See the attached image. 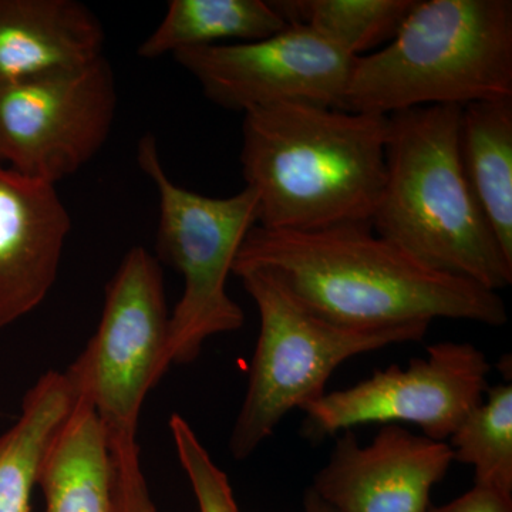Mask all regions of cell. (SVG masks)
Instances as JSON below:
<instances>
[{
  "instance_id": "6da1fadb",
  "label": "cell",
  "mask_w": 512,
  "mask_h": 512,
  "mask_svg": "<svg viewBox=\"0 0 512 512\" xmlns=\"http://www.w3.org/2000/svg\"><path fill=\"white\" fill-rule=\"evenodd\" d=\"M245 271L271 276L303 308L342 328L431 325L436 319L500 328L508 322L500 293L434 271L370 224L313 231L255 225L232 275Z\"/></svg>"
},
{
  "instance_id": "7a4b0ae2",
  "label": "cell",
  "mask_w": 512,
  "mask_h": 512,
  "mask_svg": "<svg viewBox=\"0 0 512 512\" xmlns=\"http://www.w3.org/2000/svg\"><path fill=\"white\" fill-rule=\"evenodd\" d=\"M389 116L288 103L248 111L242 123L245 187L256 225L313 231L370 224L386 178Z\"/></svg>"
},
{
  "instance_id": "3957f363",
  "label": "cell",
  "mask_w": 512,
  "mask_h": 512,
  "mask_svg": "<svg viewBox=\"0 0 512 512\" xmlns=\"http://www.w3.org/2000/svg\"><path fill=\"white\" fill-rule=\"evenodd\" d=\"M461 107L390 114L386 178L373 231L434 271L498 292L508 261L467 183L458 148Z\"/></svg>"
},
{
  "instance_id": "277c9868",
  "label": "cell",
  "mask_w": 512,
  "mask_h": 512,
  "mask_svg": "<svg viewBox=\"0 0 512 512\" xmlns=\"http://www.w3.org/2000/svg\"><path fill=\"white\" fill-rule=\"evenodd\" d=\"M505 97L511 0H417L386 46L356 59L343 110L390 116Z\"/></svg>"
},
{
  "instance_id": "5b68a950",
  "label": "cell",
  "mask_w": 512,
  "mask_h": 512,
  "mask_svg": "<svg viewBox=\"0 0 512 512\" xmlns=\"http://www.w3.org/2000/svg\"><path fill=\"white\" fill-rule=\"evenodd\" d=\"M235 276L259 313L247 392L229 436V453L237 461L251 457L286 414L325 396L326 384L340 365L387 346L419 342L430 329L421 323L342 328L303 308L264 272L245 271Z\"/></svg>"
},
{
  "instance_id": "8992f818",
  "label": "cell",
  "mask_w": 512,
  "mask_h": 512,
  "mask_svg": "<svg viewBox=\"0 0 512 512\" xmlns=\"http://www.w3.org/2000/svg\"><path fill=\"white\" fill-rule=\"evenodd\" d=\"M137 164L158 194V258L184 281L168 323L165 366L170 369L194 362L208 339L244 326V311L228 295L227 282L242 242L258 222V198L247 187L214 198L174 183L153 134L138 141Z\"/></svg>"
},
{
  "instance_id": "52a82bcc",
  "label": "cell",
  "mask_w": 512,
  "mask_h": 512,
  "mask_svg": "<svg viewBox=\"0 0 512 512\" xmlns=\"http://www.w3.org/2000/svg\"><path fill=\"white\" fill-rule=\"evenodd\" d=\"M168 312L160 262L133 247L110 279L99 326L64 376L99 417L109 446L137 441L144 400L163 379Z\"/></svg>"
},
{
  "instance_id": "ba28073f",
  "label": "cell",
  "mask_w": 512,
  "mask_h": 512,
  "mask_svg": "<svg viewBox=\"0 0 512 512\" xmlns=\"http://www.w3.org/2000/svg\"><path fill=\"white\" fill-rule=\"evenodd\" d=\"M117 110L106 56L0 86V164L56 185L103 148Z\"/></svg>"
},
{
  "instance_id": "9c48e42d",
  "label": "cell",
  "mask_w": 512,
  "mask_h": 512,
  "mask_svg": "<svg viewBox=\"0 0 512 512\" xmlns=\"http://www.w3.org/2000/svg\"><path fill=\"white\" fill-rule=\"evenodd\" d=\"M491 365L466 342H440L409 366L392 365L348 389L326 393L302 410L303 433L319 441L363 424H414L423 436L448 441L483 402Z\"/></svg>"
},
{
  "instance_id": "30bf717a",
  "label": "cell",
  "mask_w": 512,
  "mask_h": 512,
  "mask_svg": "<svg viewBox=\"0 0 512 512\" xmlns=\"http://www.w3.org/2000/svg\"><path fill=\"white\" fill-rule=\"evenodd\" d=\"M208 100L248 111L301 103L343 110L356 59L303 26L247 43L175 53Z\"/></svg>"
},
{
  "instance_id": "8fae6325",
  "label": "cell",
  "mask_w": 512,
  "mask_h": 512,
  "mask_svg": "<svg viewBox=\"0 0 512 512\" xmlns=\"http://www.w3.org/2000/svg\"><path fill=\"white\" fill-rule=\"evenodd\" d=\"M453 463L446 441L399 424L382 426L366 446L348 430L311 488L336 512H427L431 490Z\"/></svg>"
},
{
  "instance_id": "7c38bea8",
  "label": "cell",
  "mask_w": 512,
  "mask_h": 512,
  "mask_svg": "<svg viewBox=\"0 0 512 512\" xmlns=\"http://www.w3.org/2000/svg\"><path fill=\"white\" fill-rule=\"evenodd\" d=\"M70 229L56 185L0 164V329L45 301Z\"/></svg>"
},
{
  "instance_id": "4fadbf2b",
  "label": "cell",
  "mask_w": 512,
  "mask_h": 512,
  "mask_svg": "<svg viewBox=\"0 0 512 512\" xmlns=\"http://www.w3.org/2000/svg\"><path fill=\"white\" fill-rule=\"evenodd\" d=\"M104 30L76 0H0V86L104 56Z\"/></svg>"
},
{
  "instance_id": "5bb4252c",
  "label": "cell",
  "mask_w": 512,
  "mask_h": 512,
  "mask_svg": "<svg viewBox=\"0 0 512 512\" xmlns=\"http://www.w3.org/2000/svg\"><path fill=\"white\" fill-rule=\"evenodd\" d=\"M45 512H116L109 441L93 407L74 397L40 466Z\"/></svg>"
},
{
  "instance_id": "9a60e30c",
  "label": "cell",
  "mask_w": 512,
  "mask_h": 512,
  "mask_svg": "<svg viewBox=\"0 0 512 512\" xmlns=\"http://www.w3.org/2000/svg\"><path fill=\"white\" fill-rule=\"evenodd\" d=\"M458 148L467 183L512 262V97L461 107Z\"/></svg>"
},
{
  "instance_id": "2e32d148",
  "label": "cell",
  "mask_w": 512,
  "mask_h": 512,
  "mask_svg": "<svg viewBox=\"0 0 512 512\" xmlns=\"http://www.w3.org/2000/svg\"><path fill=\"white\" fill-rule=\"evenodd\" d=\"M73 403L66 376L56 370L25 393L18 420L0 436V512H32L43 457Z\"/></svg>"
},
{
  "instance_id": "e0dca14e",
  "label": "cell",
  "mask_w": 512,
  "mask_h": 512,
  "mask_svg": "<svg viewBox=\"0 0 512 512\" xmlns=\"http://www.w3.org/2000/svg\"><path fill=\"white\" fill-rule=\"evenodd\" d=\"M286 23L264 0H171L160 25L138 47L143 59L184 50L255 42L281 32Z\"/></svg>"
},
{
  "instance_id": "ac0fdd59",
  "label": "cell",
  "mask_w": 512,
  "mask_h": 512,
  "mask_svg": "<svg viewBox=\"0 0 512 512\" xmlns=\"http://www.w3.org/2000/svg\"><path fill=\"white\" fill-rule=\"evenodd\" d=\"M417 0H274L286 25L303 26L359 59L396 36Z\"/></svg>"
},
{
  "instance_id": "d6986e66",
  "label": "cell",
  "mask_w": 512,
  "mask_h": 512,
  "mask_svg": "<svg viewBox=\"0 0 512 512\" xmlns=\"http://www.w3.org/2000/svg\"><path fill=\"white\" fill-rule=\"evenodd\" d=\"M454 463L474 470V484L512 494V384L488 387L447 441Z\"/></svg>"
},
{
  "instance_id": "ffe728a7",
  "label": "cell",
  "mask_w": 512,
  "mask_h": 512,
  "mask_svg": "<svg viewBox=\"0 0 512 512\" xmlns=\"http://www.w3.org/2000/svg\"><path fill=\"white\" fill-rule=\"evenodd\" d=\"M180 466L200 512H239L227 473L211 457L191 424L174 413L168 421Z\"/></svg>"
},
{
  "instance_id": "44dd1931",
  "label": "cell",
  "mask_w": 512,
  "mask_h": 512,
  "mask_svg": "<svg viewBox=\"0 0 512 512\" xmlns=\"http://www.w3.org/2000/svg\"><path fill=\"white\" fill-rule=\"evenodd\" d=\"M116 512H158L141 466L137 441L110 447Z\"/></svg>"
},
{
  "instance_id": "7402d4cb",
  "label": "cell",
  "mask_w": 512,
  "mask_h": 512,
  "mask_svg": "<svg viewBox=\"0 0 512 512\" xmlns=\"http://www.w3.org/2000/svg\"><path fill=\"white\" fill-rule=\"evenodd\" d=\"M427 512H512V494L474 484L470 491L451 503L440 507L431 504Z\"/></svg>"
},
{
  "instance_id": "603a6c76",
  "label": "cell",
  "mask_w": 512,
  "mask_h": 512,
  "mask_svg": "<svg viewBox=\"0 0 512 512\" xmlns=\"http://www.w3.org/2000/svg\"><path fill=\"white\" fill-rule=\"evenodd\" d=\"M303 512H336L330 505L326 504L312 488L306 490L303 495Z\"/></svg>"
}]
</instances>
